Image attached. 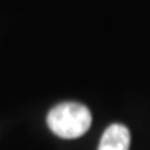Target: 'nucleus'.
Masks as SVG:
<instances>
[{"instance_id": "obj_2", "label": "nucleus", "mask_w": 150, "mask_h": 150, "mask_svg": "<svg viewBox=\"0 0 150 150\" xmlns=\"http://www.w3.org/2000/svg\"><path fill=\"white\" fill-rule=\"evenodd\" d=\"M130 147V132L122 124L109 126L101 136L98 150H129Z\"/></svg>"}, {"instance_id": "obj_1", "label": "nucleus", "mask_w": 150, "mask_h": 150, "mask_svg": "<svg viewBox=\"0 0 150 150\" xmlns=\"http://www.w3.org/2000/svg\"><path fill=\"white\" fill-rule=\"evenodd\" d=\"M92 115L80 103H61L47 113V126L60 138L75 139L83 136L91 127Z\"/></svg>"}]
</instances>
